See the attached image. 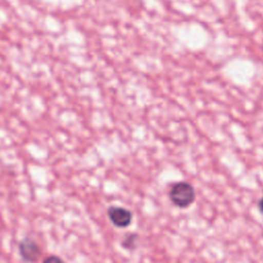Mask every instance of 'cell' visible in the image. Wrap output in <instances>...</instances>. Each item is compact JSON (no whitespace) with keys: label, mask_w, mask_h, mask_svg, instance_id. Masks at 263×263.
Masks as SVG:
<instances>
[{"label":"cell","mask_w":263,"mask_h":263,"mask_svg":"<svg viewBox=\"0 0 263 263\" xmlns=\"http://www.w3.org/2000/svg\"><path fill=\"white\" fill-rule=\"evenodd\" d=\"M108 216L111 222L117 227H126L130 224L132 213L121 206H110L108 210Z\"/></svg>","instance_id":"2"},{"label":"cell","mask_w":263,"mask_h":263,"mask_svg":"<svg viewBox=\"0 0 263 263\" xmlns=\"http://www.w3.org/2000/svg\"><path fill=\"white\" fill-rule=\"evenodd\" d=\"M136 237H137V235H135V234H130V235L126 236L125 239H124L123 242H122V246H123L124 248H127V249L133 248V247L135 246Z\"/></svg>","instance_id":"4"},{"label":"cell","mask_w":263,"mask_h":263,"mask_svg":"<svg viewBox=\"0 0 263 263\" xmlns=\"http://www.w3.org/2000/svg\"><path fill=\"white\" fill-rule=\"evenodd\" d=\"M258 205H259V210H260V212L263 214V197L260 199V201H259Z\"/></svg>","instance_id":"6"},{"label":"cell","mask_w":263,"mask_h":263,"mask_svg":"<svg viewBox=\"0 0 263 263\" xmlns=\"http://www.w3.org/2000/svg\"><path fill=\"white\" fill-rule=\"evenodd\" d=\"M18 251L22 258L27 262H35L40 256V249L38 245L28 237L24 238L20 242Z\"/></svg>","instance_id":"3"},{"label":"cell","mask_w":263,"mask_h":263,"mask_svg":"<svg viewBox=\"0 0 263 263\" xmlns=\"http://www.w3.org/2000/svg\"><path fill=\"white\" fill-rule=\"evenodd\" d=\"M43 263H65V262L57 256H49L43 261Z\"/></svg>","instance_id":"5"},{"label":"cell","mask_w":263,"mask_h":263,"mask_svg":"<svg viewBox=\"0 0 263 263\" xmlns=\"http://www.w3.org/2000/svg\"><path fill=\"white\" fill-rule=\"evenodd\" d=\"M170 198L177 206L187 208L194 201V188L187 182H179L171 189Z\"/></svg>","instance_id":"1"}]
</instances>
